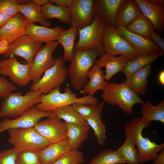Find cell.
Wrapping results in <instances>:
<instances>
[{"mask_svg": "<svg viewBox=\"0 0 164 164\" xmlns=\"http://www.w3.org/2000/svg\"><path fill=\"white\" fill-rule=\"evenodd\" d=\"M83 117L93 129L98 144L100 146H103L106 138V127L103 123V120L100 117Z\"/></svg>", "mask_w": 164, "mask_h": 164, "instance_id": "cell-36", "label": "cell"}, {"mask_svg": "<svg viewBox=\"0 0 164 164\" xmlns=\"http://www.w3.org/2000/svg\"><path fill=\"white\" fill-rule=\"evenodd\" d=\"M149 2L157 5L164 6V0H147Z\"/></svg>", "mask_w": 164, "mask_h": 164, "instance_id": "cell-49", "label": "cell"}, {"mask_svg": "<svg viewBox=\"0 0 164 164\" xmlns=\"http://www.w3.org/2000/svg\"><path fill=\"white\" fill-rule=\"evenodd\" d=\"M58 44L57 41L46 43L37 52L30 69V80L32 84L38 82L43 73L55 64L56 58L53 56L52 53Z\"/></svg>", "mask_w": 164, "mask_h": 164, "instance_id": "cell-9", "label": "cell"}, {"mask_svg": "<svg viewBox=\"0 0 164 164\" xmlns=\"http://www.w3.org/2000/svg\"><path fill=\"white\" fill-rule=\"evenodd\" d=\"M64 30L60 26L49 28L29 22L26 27V34L35 41L46 43L56 41Z\"/></svg>", "mask_w": 164, "mask_h": 164, "instance_id": "cell-20", "label": "cell"}, {"mask_svg": "<svg viewBox=\"0 0 164 164\" xmlns=\"http://www.w3.org/2000/svg\"><path fill=\"white\" fill-rule=\"evenodd\" d=\"M71 150L68 138L58 142L50 144L37 151L41 164H52L60 156Z\"/></svg>", "mask_w": 164, "mask_h": 164, "instance_id": "cell-22", "label": "cell"}, {"mask_svg": "<svg viewBox=\"0 0 164 164\" xmlns=\"http://www.w3.org/2000/svg\"><path fill=\"white\" fill-rule=\"evenodd\" d=\"M56 118L65 122L88 125L87 123L71 105L65 106L52 111Z\"/></svg>", "mask_w": 164, "mask_h": 164, "instance_id": "cell-34", "label": "cell"}, {"mask_svg": "<svg viewBox=\"0 0 164 164\" xmlns=\"http://www.w3.org/2000/svg\"><path fill=\"white\" fill-rule=\"evenodd\" d=\"M78 34V29L75 27L64 30L58 38L57 41L63 46L64 54L62 59L64 61H70L72 58L75 41Z\"/></svg>", "mask_w": 164, "mask_h": 164, "instance_id": "cell-30", "label": "cell"}, {"mask_svg": "<svg viewBox=\"0 0 164 164\" xmlns=\"http://www.w3.org/2000/svg\"><path fill=\"white\" fill-rule=\"evenodd\" d=\"M10 42L9 40L4 38L0 40V54H4L8 50Z\"/></svg>", "mask_w": 164, "mask_h": 164, "instance_id": "cell-45", "label": "cell"}, {"mask_svg": "<svg viewBox=\"0 0 164 164\" xmlns=\"http://www.w3.org/2000/svg\"><path fill=\"white\" fill-rule=\"evenodd\" d=\"M107 26L102 17L95 14L91 24L78 29L79 38L78 42L75 44L74 50L87 51L103 47V32Z\"/></svg>", "mask_w": 164, "mask_h": 164, "instance_id": "cell-7", "label": "cell"}, {"mask_svg": "<svg viewBox=\"0 0 164 164\" xmlns=\"http://www.w3.org/2000/svg\"><path fill=\"white\" fill-rule=\"evenodd\" d=\"M163 51L156 53L138 55L127 62L124 66L122 72L126 78L135 72L143 68L164 55Z\"/></svg>", "mask_w": 164, "mask_h": 164, "instance_id": "cell-29", "label": "cell"}, {"mask_svg": "<svg viewBox=\"0 0 164 164\" xmlns=\"http://www.w3.org/2000/svg\"><path fill=\"white\" fill-rule=\"evenodd\" d=\"M43 117L55 118L52 111H41L33 106L15 119L4 118L0 122V134L10 129L33 127Z\"/></svg>", "mask_w": 164, "mask_h": 164, "instance_id": "cell-11", "label": "cell"}, {"mask_svg": "<svg viewBox=\"0 0 164 164\" xmlns=\"http://www.w3.org/2000/svg\"><path fill=\"white\" fill-rule=\"evenodd\" d=\"M29 22L23 15L18 12L0 28V40L7 39L10 44L21 36L26 34V27Z\"/></svg>", "mask_w": 164, "mask_h": 164, "instance_id": "cell-17", "label": "cell"}, {"mask_svg": "<svg viewBox=\"0 0 164 164\" xmlns=\"http://www.w3.org/2000/svg\"><path fill=\"white\" fill-rule=\"evenodd\" d=\"M19 6L15 0H0V11L10 16L19 12Z\"/></svg>", "mask_w": 164, "mask_h": 164, "instance_id": "cell-41", "label": "cell"}, {"mask_svg": "<svg viewBox=\"0 0 164 164\" xmlns=\"http://www.w3.org/2000/svg\"><path fill=\"white\" fill-rule=\"evenodd\" d=\"M126 135L123 144L116 150L127 164H139V154L135 147V143L132 136L125 133Z\"/></svg>", "mask_w": 164, "mask_h": 164, "instance_id": "cell-32", "label": "cell"}, {"mask_svg": "<svg viewBox=\"0 0 164 164\" xmlns=\"http://www.w3.org/2000/svg\"><path fill=\"white\" fill-rule=\"evenodd\" d=\"M124 0H95L94 8L95 14L99 15L104 20L108 26L116 27V18L117 12Z\"/></svg>", "mask_w": 164, "mask_h": 164, "instance_id": "cell-19", "label": "cell"}, {"mask_svg": "<svg viewBox=\"0 0 164 164\" xmlns=\"http://www.w3.org/2000/svg\"><path fill=\"white\" fill-rule=\"evenodd\" d=\"M65 61L59 56L55 64L46 71L39 81L32 84L31 91L41 90L43 94H46L54 88L62 84L67 76V70L64 66Z\"/></svg>", "mask_w": 164, "mask_h": 164, "instance_id": "cell-8", "label": "cell"}, {"mask_svg": "<svg viewBox=\"0 0 164 164\" xmlns=\"http://www.w3.org/2000/svg\"><path fill=\"white\" fill-rule=\"evenodd\" d=\"M42 43L35 41L25 34L11 43L7 51L4 54L5 58L11 55L20 56L31 65L37 51L42 47Z\"/></svg>", "mask_w": 164, "mask_h": 164, "instance_id": "cell-14", "label": "cell"}, {"mask_svg": "<svg viewBox=\"0 0 164 164\" xmlns=\"http://www.w3.org/2000/svg\"><path fill=\"white\" fill-rule=\"evenodd\" d=\"M7 131L9 135L8 142L20 152L38 151L50 144L35 130L33 127L10 129Z\"/></svg>", "mask_w": 164, "mask_h": 164, "instance_id": "cell-6", "label": "cell"}, {"mask_svg": "<svg viewBox=\"0 0 164 164\" xmlns=\"http://www.w3.org/2000/svg\"><path fill=\"white\" fill-rule=\"evenodd\" d=\"M151 124L145 122L141 118L135 117L124 126L125 133L131 134L134 139L139 154V163L154 160L158 156V153L164 149L163 143L157 144L142 135L143 129L149 127Z\"/></svg>", "mask_w": 164, "mask_h": 164, "instance_id": "cell-2", "label": "cell"}, {"mask_svg": "<svg viewBox=\"0 0 164 164\" xmlns=\"http://www.w3.org/2000/svg\"><path fill=\"white\" fill-rule=\"evenodd\" d=\"M41 10L42 14L46 20L56 18L63 23L71 25L70 9L61 5H54L49 2L42 6Z\"/></svg>", "mask_w": 164, "mask_h": 164, "instance_id": "cell-27", "label": "cell"}, {"mask_svg": "<svg viewBox=\"0 0 164 164\" xmlns=\"http://www.w3.org/2000/svg\"><path fill=\"white\" fill-rule=\"evenodd\" d=\"M17 89L13 83L0 74V97L4 99Z\"/></svg>", "mask_w": 164, "mask_h": 164, "instance_id": "cell-42", "label": "cell"}, {"mask_svg": "<svg viewBox=\"0 0 164 164\" xmlns=\"http://www.w3.org/2000/svg\"><path fill=\"white\" fill-rule=\"evenodd\" d=\"M32 1L34 3L40 6L41 5L43 6L50 2L49 0H32Z\"/></svg>", "mask_w": 164, "mask_h": 164, "instance_id": "cell-48", "label": "cell"}, {"mask_svg": "<svg viewBox=\"0 0 164 164\" xmlns=\"http://www.w3.org/2000/svg\"><path fill=\"white\" fill-rule=\"evenodd\" d=\"M160 152L158 156L153 160L152 164H164V150Z\"/></svg>", "mask_w": 164, "mask_h": 164, "instance_id": "cell-47", "label": "cell"}, {"mask_svg": "<svg viewBox=\"0 0 164 164\" xmlns=\"http://www.w3.org/2000/svg\"><path fill=\"white\" fill-rule=\"evenodd\" d=\"M1 62H2V61L0 59V63H1Z\"/></svg>", "mask_w": 164, "mask_h": 164, "instance_id": "cell-52", "label": "cell"}, {"mask_svg": "<svg viewBox=\"0 0 164 164\" xmlns=\"http://www.w3.org/2000/svg\"><path fill=\"white\" fill-rule=\"evenodd\" d=\"M150 39L156 44L161 49L164 51V40L159 35L155 32L154 30L152 32Z\"/></svg>", "mask_w": 164, "mask_h": 164, "instance_id": "cell-43", "label": "cell"}, {"mask_svg": "<svg viewBox=\"0 0 164 164\" xmlns=\"http://www.w3.org/2000/svg\"><path fill=\"white\" fill-rule=\"evenodd\" d=\"M21 152L14 147L0 151V164H16V159Z\"/></svg>", "mask_w": 164, "mask_h": 164, "instance_id": "cell-40", "label": "cell"}, {"mask_svg": "<svg viewBox=\"0 0 164 164\" xmlns=\"http://www.w3.org/2000/svg\"><path fill=\"white\" fill-rule=\"evenodd\" d=\"M129 60L127 57L124 55L116 57L105 53L99 56L94 64L101 68L103 67H105L104 77L106 81L108 82L116 73L122 71L125 64Z\"/></svg>", "mask_w": 164, "mask_h": 164, "instance_id": "cell-21", "label": "cell"}, {"mask_svg": "<svg viewBox=\"0 0 164 164\" xmlns=\"http://www.w3.org/2000/svg\"><path fill=\"white\" fill-rule=\"evenodd\" d=\"M105 103L102 101L94 105L74 103L71 105L83 117H101V111Z\"/></svg>", "mask_w": 164, "mask_h": 164, "instance_id": "cell-37", "label": "cell"}, {"mask_svg": "<svg viewBox=\"0 0 164 164\" xmlns=\"http://www.w3.org/2000/svg\"><path fill=\"white\" fill-rule=\"evenodd\" d=\"M12 17L0 11V28L5 24Z\"/></svg>", "mask_w": 164, "mask_h": 164, "instance_id": "cell-46", "label": "cell"}, {"mask_svg": "<svg viewBox=\"0 0 164 164\" xmlns=\"http://www.w3.org/2000/svg\"><path fill=\"white\" fill-rule=\"evenodd\" d=\"M105 53L104 46L87 51L74 50L67 70L71 85L74 89L80 91L83 88L87 83L88 73L97 58Z\"/></svg>", "mask_w": 164, "mask_h": 164, "instance_id": "cell-1", "label": "cell"}, {"mask_svg": "<svg viewBox=\"0 0 164 164\" xmlns=\"http://www.w3.org/2000/svg\"><path fill=\"white\" fill-rule=\"evenodd\" d=\"M129 32L150 39L152 31L154 30L151 22L142 14L136 20L125 27Z\"/></svg>", "mask_w": 164, "mask_h": 164, "instance_id": "cell-33", "label": "cell"}, {"mask_svg": "<svg viewBox=\"0 0 164 164\" xmlns=\"http://www.w3.org/2000/svg\"><path fill=\"white\" fill-rule=\"evenodd\" d=\"M124 159L117 150L107 149L100 152L87 164H119L125 163Z\"/></svg>", "mask_w": 164, "mask_h": 164, "instance_id": "cell-35", "label": "cell"}, {"mask_svg": "<svg viewBox=\"0 0 164 164\" xmlns=\"http://www.w3.org/2000/svg\"><path fill=\"white\" fill-rule=\"evenodd\" d=\"M65 122L71 150H78L88 138L91 127L88 125Z\"/></svg>", "mask_w": 164, "mask_h": 164, "instance_id": "cell-25", "label": "cell"}, {"mask_svg": "<svg viewBox=\"0 0 164 164\" xmlns=\"http://www.w3.org/2000/svg\"><path fill=\"white\" fill-rule=\"evenodd\" d=\"M85 162L83 152L78 150H71L62 155L52 164H82Z\"/></svg>", "mask_w": 164, "mask_h": 164, "instance_id": "cell-38", "label": "cell"}, {"mask_svg": "<svg viewBox=\"0 0 164 164\" xmlns=\"http://www.w3.org/2000/svg\"><path fill=\"white\" fill-rule=\"evenodd\" d=\"M74 0H50V2L55 3L56 5H60L67 7L71 9Z\"/></svg>", "mask_w": 164, "mask_h": 164, "instance_id": "cell-44", "label": "cell"}, {"mask_svg": "<svg viewBox=\"0 0 164 164\" xmlns=\"http://www.w3.org/2000/svg\"><path fill=\"white\" fill-rule=\"evenodd\" d=\"M87 78L89 80L80 91L83 94L93 96L99 90H103L107 82L106 81L103 71L101 68L94 64L89 71Z\"/></svg>", "mask_w": 164, "mask_h": 164, "instance_id": "cell-26", "label": "cell"}, {"mask_svg": "<svg viewBox=\"0 0 164 164\" xmlns=\"http://www.w3.org/2000/svg\"><path fill=\"white\" fill-rule=\"evenodd\" d=\"M140 109L142 119L145 122L152 123L156 121L164 123V100L160 101L157 105H153L148 99L143 102Z\"/></svg>", "mask_w": 164, "mask_h": 164, "instance_id": "cell-28", "label": "cell"}, {"mask_svg": "<svg viewBox=\"0 0 164 164\" xmlns=\"http://www.w3.org/2000/svg\"><path fill=\"white\" fill-rule=\"evenodd\" d=\"M94 0H74L71 9V27L81 29L91 24L95 16Z\"/></svg>", "mask_w": 164, "mask_h": 164, "instance_id": "cell-15", "label": "cell"}, {"mask_svg": "<svg viewBox=\"0 0 164 164\" xmlns=\"http://www.w3.org/2000/svg\"><path fill=\"white\" fill-rule=\"evenodd\" d=\"M33 127L50 144L58 142L67 138L65 122L56 118L48 117L45 120L39 121Z\"/></svg>", "mask_w": 164, "mask_h": 164, "instance_id": "cell-13", "label": "cell"}, {"mask_svg": "<svg viewBox=\"0 0 164 164\" xmlns=\"http://www.w3.org/2000/svg\"><path fill=\"white\" fill-rule=\"evenodd\" d=\"M142 14L151 22L159 34L164 29V6L152 4L147 0H135Z\"/></svg>", "mask_w": 164, "mask_h": 164, "instance_id": "cell-18", "label": "cell"}, {"mask_svg": "<svg viewBox=\"0 0 164 164\" xmlns=\"http://www.w3.org/2000/svg\"><path fill=\"white\" fill-rule=\"evenodd\" d=\"M43 94L40 89L30 90L23 95L20 91L12 92L1 103L0 118H13L20 116L29 108L39 103Z\"/></svg>", "mask_w": 164, "mask_h": 164, "instance_id": "cell-5", "label": "cell"}, {"mask_svg": "<svg viewBox=\"0 0 164 164\" xmlns=\"http://www.w3.org/2000/svg\"><path fill=\"white\" fill-rule=\"evenodd\" d=\"M142 12L135 0H124L118 10L116 18V27H124L138 18Z\"/></svg>", "mask_w": 164, "mask_h": 164, "instance_id": "cell-23", "label": "cell"}, {"mask_svg": "<svg viewBox=\"0 0 164 164\" xmlns=\"http://www.w3.org/2000/svg\"><path fill=\"white\" fill-rule=\"evenodd\" d=\"M16 164H41L37 151L21 152L16 160Z\"/></svg>", "mask_w": 164, "mask_h": 164, "instance_id": "cell-39", "label": "cell"}, {"mask_svg": "<svg viewBox=\"0 0 164 164\" xmlns=\"http://www.w3.org/2000/svg\"><path fill=\"white\" fill-rule=\"evenodd\" d=\"M19 5H26L29 4L31 0H15Z\"/></svg>", "mask_w": 164, "mask_h": 164, "instance_id": "cell-51", "label": "cell"}, {"mask_svg": "<svg viewBox=\"0 0 164 164\" xmlns=\"http://www.w3.org/2000/svg\"><path fill=\"white\" fill-rule=\"evenodd\" d=\"M60 86L57 87L46 94H43L40 102L35 105L36 108L42 111H49L74 103L85 104L94 105L98 102L97 98L87 95L77 97L68 86L64 89V92L60 91Z\"/></svg>", "mask_w": 164, "mask_h": 164, "instance_id": "cell-4", "label": "cell"}, {"mask_svg": "<svg viewBox=\"0 0 164 164\" xmlns=\"http://www.w3.org/2000/svg\"><path fill=\"white\" fill-rule=\"evenodd\" d=\"M112 29L126 40L138 55L156 53L163 51L150 39L135 34L124 26H118L115 28Z\"/></svg>", "mask_w": 164, "mask_h": 164, "instance_id": "cell-16", "label": "cell"}, {"mask_svg": "<svg viewBox=\"0 0 164 164\" xmlns=\"http://www.w3.org/2000/svg\"><path fill=\"white\" fill-rule=\"evenodd\" d=\"M102 90L101 97L105 103L111 105L117 104L127 114H133V106L143 102L141 97L125 83V81L120 84L107 82Z\"/></svg>", "mask_w": 164, "mask_h": 164, "instance_id": "cell-3", "label": "cell"}, {"mask_svg": "<svg viewBox=\"0 0 164 164\" xmlns=\"http://www.w3.org/2000/svg\"><path fill=\"white\" fill-rule=\"evenodd\" d=\"M31 65L23 64L18 61L15 56L4 58L0 63V74L8 76L15 85L23 87L29 84Z\"/></svg>", "mask_w": 164, "mask_h": 164, "instance_id": "cell-12", "label": "cell"}, {"mask_svg": "<svg viewBox=\"0 0 164 164\" xmlns=\"http://www.w3.org/2000/svg\"><path fill=\"white\" fill-rule=\"evenodd\" d=\"M151 64L133 73L125 80V83L138 95L144 94L147 91V78L152 72Z\"/></svg>", "mask_w": 164, "mask_h": 164, "instance_id": "cell-24", "label": "cell"}, {"mask_svg": "<svg viewBox=\"0 0 164 164\" xmlns=\"http://www.w3.org/2000/svg\"><path fill=\"white\" fill-rule=\"evenodd\" d=\"M102 43L105 53L113 56L121 54L130 60L138 56L126 40L108 26L103 32Z\"/></svg>", "mask_w": 164, "mask_h": 164, "instance_id": "cell-10", "label": "cell"}, {"mask_svg": "<svg viewBox=\"0 0 164 164\" xmlns=\"http://www.w3.org/2000/svg\"><path fill=\"white\" fill-rule=\"evenodd\" d=\"M159 81L160 83L162 85H164V70H162L160 72L159 77Z\"/></svg>", "mask_w": 164, "mask_h": 164, "instance_id": "cell-50", "label": "cell"}, {"mask_svg": "<svg viewBox=\"0 0 164 164\" xmlns=\"http://www.w3.org/2000/svg\"><path fill=\"white\" fill-rule=\"evenodd\" d=\"M41 6L31 0L27 5H19V12L23 15L29 22H37L42 26L49 27L51 26L50 22L44 18L41 12Z\"/></svg>", "mask_w": 164, "mask_h": 164, "instance_id": "cell-31", "label": "cell"}]
</instances>
